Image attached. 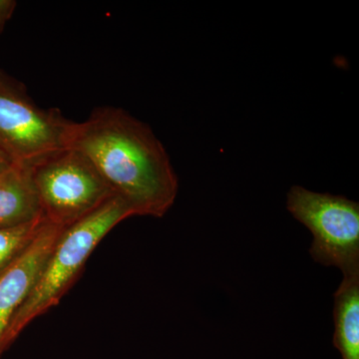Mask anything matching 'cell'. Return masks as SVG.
Segmentation results:
<instances>
[{"label":"cell","instance_id":"9","mask_svg":"<svg viewBox=\"0 0 359 359\" xmlns=\"http://www.w3.org/2000/svg\"><path fill=\"white\" fill-rule=\"evenodd\" d=\"M47 224L42 217L21 226L0 228V273L27 249Z\"/></svg>","mask_w":359,"mask_h":359},{"label":"cell","instance_id":"10","mask_svg":"<svg viewBox=\"0 0 359 359\" xmlns=\"http://www.w3.org/2000/svg\"><path fill=\"white\" fill-rule=\"evenodd\" d=\"M16 6L18 4L13 0H0V33L13 16Z\"/></svg>","mask_w":359,"mask_h":359},{"label":"cell","instance_id":"5","mask_svg":"<svg viewBox=\"0 0 359 359\" xmlns=\"http://www.w3.org/2000/svg\"><path fill=\"white\" fill-rule=\"evenodd\" d=\"M287 208L313 236L309 252L316 263L342 273L359 271V205L341 197L294 186Z\"/></svg>","mask_w":359,"mask_h":359},{"label":"cell","instance_id":"1","mask_svg":"<svg viewBox=\"0 0 359 359\" xmlns=\"http://www.w3.org/2000/svg\"><path fill=\"white\" fill-rule=\"evenodd\" d=\"M70 147L87 158L134 216L162 218L178 196L166 149L147 124L115 107L97 108L75 123Z\"/></svg>","mask_w":359,"mask_h":359},{"label":"cell","instance_id":"4","mask_svg":"<svg viewBox=\"0 0 359 359\" xmlns=\"http://www.w3.org/2000/svg\"><path fill=\"white\" fill-rule=\"evenodd\" d=\"M30 170L42 215L55 226L67 228L114 197L95 168L72 147Z\"/></svg>","mask_w":359,"mask_h":359},{"label":"cell","instance_id":"2","mask_svg":"<svg viewBox=\"0 0 359 359\" xmlns=\"http://www.w3.org/2000/svg\"><path fill=\"white\" fill-rule=\"evenodd\" d=\"M131 217L134 214L128 205L114 196L96 211L63 230L32 292L9 325L4 339L6 351L33 320L57 306L101 241L117 224Z\"/></svg>","mask_w":359,"mask_h":359},{"label":"cell","instance_id":"11","mask_svg":"<svg viewBox=\"0 0 359 359\" xmlns=\"http://www.w3.org/2000/svg\"><path fill=\"white\" fill-rule=\"evenodd\" d=\"M13 165V162L9 159L8 156L0 149V174L6 172V170L9 169Z\"/></svg>","mask_w":359,"mask_h":359},{"label":"cell","instance_id":"6","mask_svg":"<svg viewBox=\"0 0 359 359\" xmlns=\"http://www.w3.org/2000/svg\"><path fill=\"white\" fill-rule=\"evenodd\" d=\"M65 229L47 224L27 249L0 273V356L6 351L4 339L9 325L29 297Z\"/></svg>","mask_w":359,"mask_h":359},{"label":"cell","instance_id":"7","mask_svg":"<svg viewBox=\"0 0 359 359\" xmlns=\"http://www.w3.org/2000/svg\"><path fill=\"white\" fill-rule=\"evenodd\" d=\"M30 168L13 165L0 174V228H11L42 218Z\"/></svg>","mask_w":359,"mask_h":359},{"label":"cell","instance_id":"3","mask_svg":"<svg viewBox=\"0 0 359 359\" xmlns=\"http://www.w3.org/2000/svg\"><path fill=\"white\" fill-rule=\"evenodd\" d=\"M75 122L42 109L11 78L0 74V149L13 165L32 168L70 148Z\"/></svg>","mask_w":359,"mask_h":359},{"label":"cell","instance_id":"8","mask_svg":"<svg viewBox=\"0 0 359 359\" xmlns=\"http://www.w3.org/2000/svg\"><path fill=\"white\" fill-rule=\"evenodd\" d=\"M334 344L344 359H359V271L346 273L334 294Z\"/></svg>","mask_w":359,"mask_h":359}]
</instances>
